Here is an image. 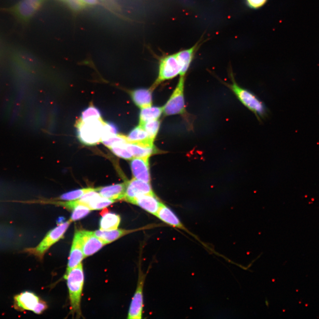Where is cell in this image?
I'll return each mask as SVG.
<instances>
[{"instance_id":"1","label":"cell","mask_w":319,"mask_h":319,"mask_svg":"<svg viewBox=\"0 0 319 319\" xmlns=\"http://www.w3.org/2000/svg\"><path fill=\"white\" fill-rule=\"evenodd\" d=\"M228 74L231 83H227L217 76L216 77L219 82L229 89L238 100L254 114L259 122L267 117L268 110L263 103L253 93L238 85L236 81L232 67L228 68Z\"/></svg>"},{"instance_id":"2","label":"cell","mask_w":319,"mask_h":319,"mask_svg":"<svg viewBox=\"0 0 319 319\" xmlns=\"http://www.w3.org/2000/svg\"><path fill=\"white\" fill-rule=\"evenodd\" d=\"M84 273L82 263L74 268L66 279L69 290L71 312L77 318L81 316V300L84 284Z\"/></svg>"},{"instance_id":"3","label":"cell","mask_w":319,"mask_h":319,"mask_svg":"<svg viewBox=\"0 0 319 319\" xmlns=\"http://www.w3.org/2000/svg\"><path fill=\"white\" fill-rule=\"evenodd\" d=\"M104 124L101 118L81 121L77 126V135L80 143L91 146L102 142Z\"/></svg>"},{"instance_id":"4","label":"cell","mask_w":319,"mask_h":319,"mask_svg":"<svg viewBox=\"0 0 319 319\" xmlns=\"http://www.w3.org/2000/svg\"><path fill=\"white\" fill-rule=\"evenodd\" d=\"M72 222L71 220L60 222L57 227L49 231L41 242L34 248L25 249L24 251L33 255L39 259H43L44 255L54 244L63 238L64 234Z\"/></svg>"},{"instance_id":"5","label":"cell","mask_w":319,"mask_h":319,"mask_svg":"<svg viewBox=\"0 0 319 319\" xmlns=\"http://www.w3.org/2000/svg\"><path fill=\"white\" fill-rule=\"evenodd\" d=\"M44 0H20L14 6L2 10L11 14L21 23L28 22L39 10Z\"/></svg>"},{"instance_id":"6","label":"cell","mask_w":319,"mask_h":319,"mask_svg":"<svg viewBox=\"0 0 319 319\" xmlns=\"http://www.w3.org/2000/svg\"><path fill=\"white\" fill-rule=\"evenodd\" d=\"M180 71L176 53L163 57L160 60L158 76L150 89L153 90L161 82L175 77Z\"/></svg>"},{"instance_id":"7","label":"cell","mask_w":319,"mask_h":319,"mask_svg":"<svg viewBox=\"0 0 319 319\" xmlns=\"http://www.w3.org/2000/svg\"><path fill=\"white\" fill-rule=\"evenodd\" d=\"M184 84L185 76H180L173 94L163 107V113L165 115H182L185 113Z\"/></svg>"},{"instance_id":"8","label":"cell","mask_w":319,"mask_h":319,"mask_svg":"<svg viewBox=\"0 0 319 319\" xmlns=\"http://www.w3.org/2000/svg\"><path fill=\"white\" fill-rule=\"evenodd\" d=\"M139 266L137 286L128 312L127 318L129 319H141L143 318V289L146 275L143 272L141 265Z\"/></svg>"},{"instance_id":"9","label":"cell","mask_w":319,"mask_h":319,"mask_svg":"<svg viewBox=\"0 0 319 319\" xmlns=\"http://www.w3.org/2000/svg\"><path fill=\"white\" fill-rule=\"evenodd\" d=\"M126 182L124 200L129 203L134 204L136 199L140 195L154 193L149 183L138 180L135 178Z\"/></svg>"},{"instance_id":"10","label":"cell","mask_w":319,"mask_h":319,"mask_svg":"<svg viewBox=\"0 0 319 319\" xmlns=\"http://www.w3.org/2000/svg\"><path fill=\"white\" fill-rule=\"evenodd\" d=\"M84 258L81 232L80 230H76L72 244L67 270L64 276L65 279L67 278L69 272L81 263Z\"/></svg>"},{"instance_id":"11","label":"cell","mask_w":319,"mask_h":319,"mask_svg":"<svg viewBox=\"0 0 319 319\" xmlns=\"http://www.w3.org/2000/svg\"><path fill=\"white\" fill-rule=\"evenodd\" d=\"M78 201L79 204L87 207L90 210L103 209L115 202V200L101 196L96 190L84 194Z\"/></svg>"},{"instance_id":"12","label":"cell","mask_w":319,"mask_h":319,"mask_svg":"<svg viewBox=\"0 0 319 319\" xmlns=\"http://www.w3.org/2000/svg\"><path fill=\"white\" fill-rule=\"evenodd\" d=\"M83 250L85 258L91 256L106 245L102 240L97 237L93 232L80 230Z\"/></svg>"},{"instance_id":"13","label":"cell","mask_w":319,"mask_h":319,"mask_svg":"<svg viewBox=\"0 0 319 319\" xmlns=\"http://www.w3.org/2000/svg\"><path fill=\"white\" fill-rule=\"evenodd\" d=\"M41 299L32 292L25 291L17 295L14 297V307L17 311H34Z\"/></svg>"},{"instance_id":"14","label":"cell","mask_w":319,"mask_h":319,"mask_svg":"<svg viewBox=\"0 0 319 319\" xmlns=\"http://www.w3.org/2000/svg\"><path fill=\"white\" fill-rule=\"evenodd\" d=\"M149 158H133L130 163L132 172L135 178L147 183L150 181Z\"/></svg>"},{"instance_id":"15","label":"cell","mask_w":319,"mask_h":319,"mask_svg":"<svg viewBox=\"0 0 319 319\" xmlns=\"http://www.w3.org/2000/svg\"><path fill=\"white\" fill-rule=\"evenodd\" d=\"M204 39L203 36H202L201 38L192 47L180 51L176 53L177 58L181 67V71L179 74L180 76L185 75L195 53L199 50L204 42L205 41H204Z\"/></svg>"},{"instance_id":"16","label":"cell","mask_w":319,"mask_h":319,"mask_svg":"<svg viewBox=\"0 0 319 319\" xmlns=\"http://www.w3.org/2000/svg\"><path fill=\"white\" fill-rule=\"evenodd\" d=\"M152 226H146L138 229H133V230H125V229H115V230H110V231H105V230H100L94 231V233L97 237L105 243L106 245L116 240L119 238L124 236L130 234L136 231H141L145 229H149L152 227Z\"/></svg>"},{"instance_id":"17","label":"cell","mask_w":319,"mask_h":319,"mask_svg":"<svg viewBox=\"0 0 319 319\" xmlns=\"http://www.w3.org/2000/svg\"><path fill=\"white\" fill-rule=\"evenodd\" d=\"M134 204L137 205L143 209L156 216L161 205L154 193L143 195L136 199Z\"/></svg>"},{"instance_id":"18","label":"cell","mask_w":319,"mask_h":319,"mask_svg":"<svg viewBox=\"0 0 319 319\" xmlns=\"http://www.w3.org/2000/svg\"><path fill=\"white\" fill-rule=\"evenodd\" d=\"M126 182L121 184L99 187L95 189L101 196L113 200L124 199L126 192Z\"/></svg>"},{"instance_id":"19","label":"cell","mask_w":319,"mask_h":319,"mask_svg":"<svg viewBox=\"0 0 319 319\" xmlns=\"http://www.w3.org/2000/svg\"><path fill=\"white\" fill-rule=\"evenodd\" d=\"M128 143L153 147V142L142 126L138 125L133 129L127 136Z\"/></svg>"},{"instance_id":"20","label":"cell","mask_w":319,"mask_h":319,"mask_svg":"<svg viewBox=\"0 0 319 319\" xmlns=\"http://www.w3.org/2000/svg\"><path fill=\"white\" fill-rule=\"evenodd\" d=\"M156 216L160 219L161 220L164 222L167 223L168 225L182 229L187 232L189 233V234L192 235L195 237V236L192 235L191 233L190 232L188 231V229L180 222L179 219L176 216L174 212L162 203L158 210Z\"/></svg>"},{"instance_id":"21","label":"cell","mask_w":319,"mask_h":319,"mask_svg":"<svg viewBox=\"0 0 319 319\" xmlns=\"http://www.w3.org/2000/svg\"><path fill=\"white\" fill-rule=\"evenodd\" d=\"M152 90L140 89L131 93L134 103L141 109L150 107L152 105Z\"/></svg>"},{"instance_id":"22","label":"cell","mask_w":319,"mask_h":319,"mask_svg":"<svg viewBox=\"0 0 319 319\" xmlns=\"http://www.w3.org/2000/svg\"><path fill=\"white\" fill-rule=\"evenodd\" d=\"M100 214L102 217L100 220V229L105 231L118 229L121 221L120 216L115 213L109 212L107 210H103Z\"/></svg>"},{"instance_id":"23","label":"cell","mask_w":319,"mask_h":319,"mask_svg":"<svg viewBox=\"0 0 319 319\" xmlns=\"http://www.w3.org/2000/svg\"><path fill=\"white\" fill-rule=\"evenodd\" d=\"M125 146L133 158H149L155 152L154 147H150L128 143L125 144Z\"/></svg>"},{"instance_id":"24","label":"cell","mask_w":319,"mask_h":319,"mask_svg":"<svg viewBox=\"0 0 319 319\" xmlns=\"http://www.w3.org/2000/svg\"><path fill=\"white\" fill-rule=\"evenodd\" d=\"M163 112V107H150L141 109L139 115V125L143 126L144 123L150 121L158 119Z\"/></svg>"},{"instance_id":"25","label":"cell","mask_w":319,"mask_h":319,"mask_svg":"<svg viewBox=\"0 0 319 319\" xmlns=\"http://www.w3.org/2000/svg\"><path fill=\"white\" fill-rule=\"evenodd\" d=\"M126 143H119L113 145L109 148L115 155L119 158H122L126 160H131L133 158L132 154L126 149L125 146Z\"/></svg>"},{"instance_id":"26","label":"cell","mask_w":319,"mask_h":319,"mask_svg":"<svg viewBox=\"0 0 319 319\" xmlns=\"http://www.w3.org/2000/svg\"><path fill=\"white\" fill-rule=\"evenodd\" d=\"M94 190H95V189L90 188L75 190L62 195L58 199L63 201H74L79 199L82 195H84V194Z\"/></svg>"},{"instance_id":"27","label":"cell","mask_w":319,"mask_h":319,"mask_svg":"<svg viewBox=\"0 0 319 319\" xmlns=\"http://www.w3.org/2000/svg\"><path fill=\"white\" fill-rule=\"evenodd\" d=\"M72 212L70 219L72 222L87 216L90 213V210L84 205L78 204L72 210Z\"/></svg>"},{"instance_id":"28","label":"cell","mask_w":319,"mask_h":319,"mask_svg":"<svg viewBox=\"0 0 319 319\" xmlns=\"http://www.w3.org/2000/svg\"><path fill=\"white\" fill-rule=\"evenodd\" d=\"M101 112L100 109L94 106H89L82 112L81 114V121H87L92 119H100Z\"/></svg>"},{"instance_id":"29","label":"cell","mask_w":319,"mask_h":319,"mask_svg":"<svg viewBox=\"0 0 319 319\" xmlns=\"http://www.w3.org/2000/svg\"><path fill=\"white\" fill-rule=\"evenodd\" d=\"M142 126L152 140L154 141L159 130V121L158 119L146 122Z\"/></svg>"},{"instance_id":"30","label":"cell","mask_w":319,"mask_h":319,"mask_svg":"<svg viewBox=\"0 0 319 319\" xmlns=\"http://www.w3.org/2000/svg\"><path fill=\"white\" fill-rule=\"evenodd\" d=\"M118 134V129L116 126L110 122L104 123L103 128L102 142L107 140L110 137L115 136Z\"/></svg>"},{"instance_id":"31","label":"cell","mask_w":319,"mask_h":319,"mask_svg":"<svg viewBox=\"0 0 319 319\" xmlns=\"http://www.w3.org/2000/svg\"><path fill=\"white\" fill-rule=\"evenodd\" d=\"M102 143L105 146L109 148V147L115 144H119V143H127L128 142L127 136L117 134L115 136L110 137L107 140L103 141Z\"/></svg>"},{"instance_id":"32","label":"cell","mask_w":319,"mask_h":319,"mask_svg":"<svg viewBox=\"0 0 319 319\" xmlns=\"http://www.w3.org/2000/svg\"><path fill=\"white\" fill-rule=\"evenodd\" d=\"M65 2L67 3L70 8L75 11L81 10L85 6L80 0H67Z\"/></svg>"},{"instance_id":"33","label":"cell","mask_w":319,"mask_h":319,"mask_svg":"<svg viewBox=\"0 0 319 319\" xmlns=\"http://www.w3.org/2000/svg\"><path fill=\"white\" fill-rule=\"evenodd\" d=\"M247 5L250 8L258 9L265 4L267 0H246Z\"/></svg>"},{"instance_id":"34","label":"cell","mask_w":319,"mask_h":319,"mask_svg":"<svg viewBox=\"0 0 319 319\" xmlns=\"http://www.w3.org/2000/svg\"><path fill=\"white\" fill-rule=\"evenodd\" d=\"M47 308V306L46 303L44 302V301L41 300L40 302L39 303V304H38L37 306H36V308L35 309L34 312L36 313V314H41Z\"/></svg>"},{"instance_id":"35","label":"cell","mask_w":319,"mask_h":319,"mask_svg":"<svg viewBox=\"0 0 319 319\" xmlns=\"http://www.w3.org/2000/svg\"><path fill=\"white\" fill-rule=\"evenodd\" d=\"M85 6L93 5L97 3V0H80Z\"/></svg>"},{"instance_id":"36","label":"cell","mask_w":319,"mask_h":319,"mask_svg":"<svg viewBox=\"0 0 319 319\" xmlns=\"http://www.w3.org/2000/svg\"><path fill=\"white\" fill-rule=\"evenodd\" d=\"M61 1H63V2H66V1H67V0H61Z\"/></svg>"}]
</instances>
